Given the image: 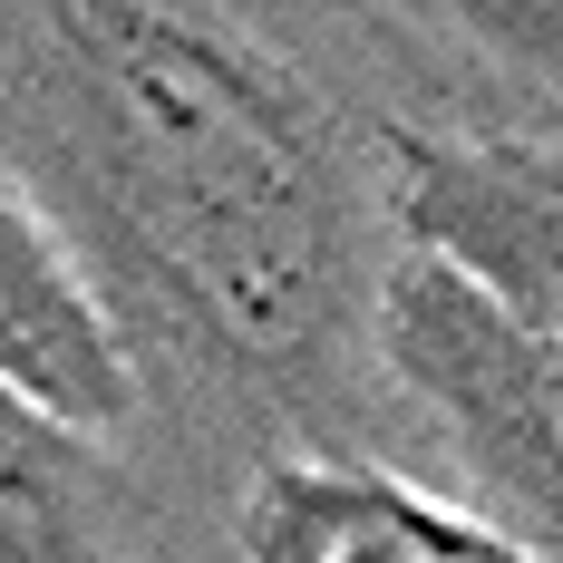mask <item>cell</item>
I'll return each instance as SVG.
<instances>
[{
	"label": "cell",
	"mask_w": 563,
	"mask_h": 563,
	"mask_svg": "<svg viewBox=\"0 0 563 563\" xmlns=\"http://www.w3.org/2000/svg\"><path fill=\"white\" fill-rule=\"evenodd\" d=\"M156 563H205V554H156Z\"/></svg>",
	"instance_id": "52a82bcc"
},
{
	"label": "cell",
	"mask_w": 563,
	"mask_h": 563,
	"mask_svg": "<svg viewBox=\"0 0 563 563\" xmlns=\"http://www.w3.org/2000/svg\"><path fill=\"white\" fill-rule=\"evenodd\" d=\"M476 506L398 456H273L224 515V563H496Z\"/></svg>",
	"instance_id": "5b68a950"
},
{
	"label": "cell",
	"mask_w": 563,
	"mask_h": 563,
	"mask_svg": "<svg viewBox=\"0 0 563 563\" xmlns=\"http://www.w3.org/2000/svg\"><path fill=\"white\" fill-rule=\"evenodd\" d=\"M379 360L418 466L525 563H563V331L515 321L428 253H398Z\"/></svg>",
	"instance_id": "7a4b0ae2"
},
{
	"label": "cell",
	"mask_w": 563,
	"mask_h": 563,
	"mask_svg": "<svg viewBox=\"0 0 563 563\" xmlns=\"http://www.w3.org/2000/svg\"><path fill=\"white\" fill-rule=\"evenodd\" d=\"M398 243L466 273L515 321L563 331V136L534 126H408L389 166Z\"/></svg>",
	"instance_id": "3957f363"
},
{
	"label": "cell",
	"mask_w": 563,
	"mask_h": 563,
	"mask_svg": "<svg viewBox=\"0 0 563 563\" xmlns=\"http://www.w3.org/2000/svg\"><path fill=\"white\" fill-rule=\"evenodd\" d=\"M0 379L136 456L146 389H136L126 331H117L98 273L78 263L68 224L40 205V185L10 156H0Z\"/></svg>",
	"instance_id": "277c9868"
},
{
	"label": "cell",
	"mask_w": 563,
	"mask_h": 563,
	"mask_svg": "<svg viewBox=\"0 0 563 563\" xmlns=\"http://www.w3.org/2000/svg\"><path fill=\"white\" fill-rule=\"evenodd\" d=\"M466 117L408 0H0V156L108 291L136 476L205 563L273 456L418 466L379 360L389 166Z\"/></svg>",
	"instance_id": "6da1fadb"
},
{
	"label": "cell",
	"mask_w": 563,
	"mask_h": 563,
	"mask_svg": "<svg viewBox=\"0 0 563 563\" xmlns=\"http://www.w3.org/2000/svg\"><path fill=\"white\" fill-rule=\"evenodd\" d=\"M496 563H525V554H496Z\"/></svg>",
	"instance_id": "ba28073f"
},
{
	"label": "cell",
	"mask_w": 563,
	"mask_h": 563,
	"mask_svg": "<svg viewBox=\"0 0 563 563\" xmlns=\"http://www.w3.org/2000/svg\"><path fill=\"white\" fill-rule=\"evenodd\" d=\"M195 554L136 456L0 379V563H156Z\"/></svg>",
	"instance_id": "8992f818"
}]
</instances>
